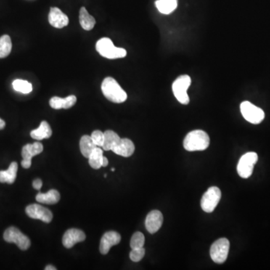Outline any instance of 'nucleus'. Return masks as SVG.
I'll return each instance as SVG.
<instances>
[{
    "label": "nucleus",
    "mask_w": 270,
    "mask_h": 270,
    "mask_svg": "<svg viewBox=\"0 0 270 270\" xmlns=\"http://www.w3.org/2000/svg\"><path fill=\"white\" fill-rule=\"evenodd\" d=\"M56 268L55 266H52V265H48L45 268V270H56Z\"/></svg>",
    "instance_id": "obj_34"
},
{
    "label": "nucleus",
    "mask_w": 270,
    "mask_h": 270,
    "mask_svg": "<svg viewBox=\"0 0 270 270\" xmlns=\"http://www.w3.org/2000/svg\"><path fill=\"white\" fill-rule=\"evenodd\" d=\"M221 192L218 187L210 188L202 195L200 206L202 210L207 213H213L221 200Z\"/></svg>",
    "instance_id": "obj_7"
},
{
    "label": "nucleus",
    "mask_w": 270,
    "mask_h": 270,
    "mask_svg": "<svg viewBox=\"0 0 270 270\" xmlns=\"http://www.w3.org/2000/svg\"><path fill=\"white\" fill-rule=\"evenodd\" d=\"M33 186L34 189H36V190H40L41 188L42 187V181L40 179L34 180Z\"/></svg>",
    "instance_id": "obj_31"
},
{
    "label": "nucleus",
    "mask_w": 270,
    "mask_h": 270,
    "mask_svg": "<svg viewBox=\"0 0 270 270\" xmlns=\"http://www.w3.org/2000/svg\"><path fill=\"white\" fill-rule=\"evenodd\" d=\"M191 82V78L187 75L178 77L173 82V86H172L173 94L181 104H188L190 101L187 91L190 86Z\"/></svg>",
    "instance_id": "obj_4"
},
{
    "label": "nucleus",
    "mask_w": 270,
    "mask_h": 270,
    "mask_svg": "<svg viewBox=\"0 0 270 270\" xmlns=\"http://www.w3.org/2000/svg\"><path fill=\"white\" fill-rule=\"evenodd\" d=\"M103 150L99 147H96L90 154L89 164L91 168L98 170L102 167Z\"/></svg>",
    "instance_id": "obj_25"
},
{
    "label": "nucleus",
    "mask_w": 270,
    "mask_h": 270,
    "mask_svg": "<svg viewBox=\"0 0 270 270\" xmlns=\"http://www.w3.org/2000/svg\"><path fill=\"white\" fill-rule=\"evenodd\" d=\"M30 135L33 139L37 140V141L48 139L52 135V129L48 122L42 121L37 129L33 130L30 132Z\"/></svg>",
    "instance_id": "obj_18"
},
{
    "label": "nucleus",
    "mask_w": 270,
    "mask_h": 270,
    "mask_svg": "<svg viewBox=\"0 0 270 270\" xmlns=\"http://www.w3.org/2000/svg\"><path fill=\"white\" fill-rule=\"evenodd\" d=\"M121 236L116 231H109L105 233L101 237L100 242V252L102 255H107L114 245L120 243Z\"/></svg>",
    "instance_id": "obj_12"
},
{
    "label": "nucleus",
    "mask_w": 270,
    "mask_h": 270,
    "mask_svg": "<svg viewBox=\"0 0 270 270\" xmlns=\"http://www.w3.org/2000/svg\"><path fill=\"white\" fill-rule=\"evenodd\" d=\"M112 171H115V168H111Z\"/></svg>",
    "instance_id": "obj_35"
},
{
    "label": "nucleus",
    "mask_w": 270,
    "mask_h": 270,
    "mask_svg": "<svg viewBox=\"0 0 270 270\" xmlns=\"http://www.w3.org/2000/svg\"><path fill=\"white\" fill-rule=\"evenodd\" d=\"M258 160L256 152H247L239 159L237 165V173L240 177L248 179L253 173L254 167Z\"/></svg>",
    "instance_id": "obj_5"
},
{
    "label": "nucleus",
    "mask_w": 270,
    "mask_h": 270,
    "mask_svg": "<svg viewBox=\"0 0 270 270\" xmlns=\"http://www.w3.org/2000/svg\"><path fill=\"white\" fill-rule=\"evenodd\" d=\"M209 135L202 130H194L186 135L183 141L185 149L189 152L204 151L210 146Z\"/></svg>",
    "instance_id": "obj_2"
},
{
    "label": "nucleus",
    "mask_w": 270,
    "mask_h": 270,
    "mask_svg": "<svg viewBox=\"0 0 270 270\" xmlns=\"http://www.w3.org/2000/svg\"><path fill=\"white\" fill-rule=\"evenodd\" d=\"M96 48L101 56L107 59H120L127 55V51L124 48L114 46V43L109 38H101L96 43Z\"/></svg>",
    "instance_id": "obj_3"
},
{
    "label": "nucleus",
    "mask_w": 270,
    "mask_h": 270,
    "mask_svg": "<svg viewBox=\"0 0 270 270\" xmlns=\"http://www.w3.org/2000/svg\"><path fill=\"white\" fill-rule=\"evenodd\" d=\"M79 20H80V24L82 28L86 31L93 30L96 25V20L93 16L90 15L85 7H82L80 9Z\"/></svg>",
    "instance_id": "obj_21"
},
{
    "label": "nucleus",
    "mask_w": 270,
    "mask_h": 270,
    "mask_svg": "<svg viewBox=\"0 0 270 270\" xmlns=\"http://www.w3.org/2000/svg\"><path fill=\"white\" fill-rule=\"evenodd\" d=\"M48 20L52 27L57 29H62L69 24V17L64 14L59 8H51L48 15Z\"/></svg>",
    "instance_id": "obj_16"
},
{
    "label": "nucleus",
    "mask_w": 270,
    "mask_h": 270,
    "mask_svg": "<svg viewBox=\"0 0 270 270\" xmlns=\"http://www.w3.org/2000/svg\"><path fill=\"white\" fill-rule=\"evenodd\" d=\"M145 255V249L143 248L134 249L130 252V259L134 262H139L144 258Z\"/></svg>",
    "instance_id": "obj_29"
},
{
    "label": "nucleus",
    "mask_w": 270,
    "mask_h": 270,
    "mask_svg": "<svg viewBox=\"0 0 270 270\" xmlns=\"http://www.w3.org/2000/svg\"><path fill=\"white\" fill-rule=\"evenodd\" d=\"M177 0H157L155 6L159 12L164 14H170L177 8Z\"/></svg>",
    "instance_id": "obj_23"
},
{
    "label": "nucleus",
    "mask_w": 270,
    "mask_h": 270,
    "mask_svg": "<svg viewBox=\"0 0 270 270\" xmlns=\"http://www.w3.org/2000/svg\"><path fill=\"white\" fill-rule=\"evenodd\" d=\"M37 201L44 204H56L60 200V194L55 189H51L48 193H38L36 195Z\"/></svg>",
    "instance_id": "obj_20"
},
{
    "label": "nucleus",
    "mask_w": 270,
    "mask_h": 270,
    "mask_svg": "<svg viewBox=\"0 0 270 270\" xmlns=\"http://www.w3.org/2000/svg\"><path fill=\"white\" fill-rule=\"evenodd\" d=\"M240 110L245 120L250 123H260L265 117L263 110L249 101H243L240 104Z\"/></svg>",
    "instance_id": "obj_9"
},
{
    "label": "nucleus",
    "mask_w": 270,
    "mask_h": 270,
    "mask_svg": "<svg viewBox=\"0 0 270 270\" xmlns=\"http://www.w3.org/2000/svg\"><path fill=\"white\" fill-rule=\"evenodd\" d=\"M104 140L102 148L105 151L111 150L112 146L115 145L121 139L117 133L114 132L111 130H107L104 133Z\"/></svg>",
    "instance_id": "obj_24"
},
{
    "label": "nucleus",
    "mask_w": 270,
    "mask_h": 270,
    "mask_svg": "<svg viewBox=\"0 0 270 270\" xmlns=\"http://www.w3.org/2000/svg\"><path fill=\"white\" fill-rule=\"evenodd\" d=\"M108 160H107V158L103 157L102 167H107L108 165Z\"/></svg>",
    "instance_id": "obj_32"
},
{
    "label": "nucleus",
    "mask_w": 270,
    "mask_h": 270,
    "mask_svg": "<svg viewBox=\"0 0 270 270\" xmlns=\"http://www.w3.org/2000/svg\"><path fill=\"white\" fill-rule=\"evenodd\" d=\"M44 147L40 142H35L33 144H27L22 147L21 165L25 169L30 168L32 165V159L35 155L42 152Z\"/></svg>",
    "instance_id": "obj_10"
},
{
    "label": "nucleus",
    "mask_w": 270,
    "mask_h": 270,
    "mask_svg": "<svg viewBox=\"0 0 270 270\" xmlns=\"http://www.w3.org/2000/svg\"><path fill=\"white\" fill-rule=\"evenodd\" d=\"M97 146L93 142L91 136L83 135L80 141V149L82 155L86 158H89L90 154L93 152Z\"/></svg>",
    "instance_id": "obj_22"
},
{
    "label": "nucleus",
    "mask_w": 270,
    "mask_h": 270,
    "mask_svg": "<svg viewBox=\"0 0 270 270\" xmlns=\"http://www.w3.org/2000/svg\"><path fill=\"white\" fill-rule=\"evenodd\" d=\"M26 213L34 219L41 220L45 223H50L53 219L51 210L38 204H31L26 208Z\"/></svg>",
    "instance_id": "obj_11"
},
{
    "label": "nucleus",
    "mask_w": 270,
    "mask_h": 270,
    "mask_svg": "<svg viewBox=\"0 0 270 270\" xmlns=\"http://www.w3.org/2000/svg\"><path fill=\"white\" fill-rule=\"evenodd\" d=\"M91 138L96 146L102 147L104 140V134L102 131H99V130H96V131L92 133Z\"/></svg>",
    "instance_id": "obj_30"
},
{
    "label": "nucleus",
    "mask_w": 270,
    "mask_h": 270,
    "mask_svg": "<svg viewBox=\"0 0 270 270\" xmlns=\"http://www.w3.org/2000/svg\"><path fill=\"white\" fill-rule=\"evenodd\" d=\"M134 150V143L128 138H121L111 149V151L117 155L126 158L132 155Z\"/></svg>",
    "instance_id": "obj_15"
},
{
    "label": "nucleus",
    "mask_w": 270,
    "mask_h": 270,
    "mask_svg": "<svg viewBox=\"0 0 270 270\" xmlns=\"http://www.w3.org/2000/svg\"><path fill=\"white\" fill-rule=\"evenodd\" d=\"M5 240L10 243H14L21 250H27L31 245L30 239L14 227H11L5 231L3 235Z\"/></svg>",
    "instance_id": "obj_8"
},
{
    "label": "nucleus",
    "mask_w": 270,
    "mask_h": 270,
    "mask_svg": "<svg viewBox=\"0 0 270 270\" xmlns=\"http://www.w3.org/2000/svg\"><path fill=\"white\" fill-rule=\"evenodd\" d=\"M144 243H145V237L144 234L141 232H136L131 237L130 246L131 249H139L144 247Z\"/></svg>",
    "instance_id": "obj_28"
},
{
    "label": "nucleus",
    "mask_w": 270,
    "mask_h": 270,
    "mask_svg": "<svg viewBox=\"0 0 270 270\" xmlns=\"http://www.w3.org/2000/svg\"><path fill=\"white\" fill-rule=\"evenodd\" d=\"M77 101V98L75 96H69L65 99L59 97H53L50 100V105L52 108L55 110L59 109H69L75 105Z\"/></svg>",
    "instance_id": "obj_17"
},
{
    "label": "nucleus",
    "mask_w": 270,
    "mask_h": 270,
    "mask_svg": "<svg viewBox=\"0 0 270 270\" xmlns=\"http://www.w3.org/2000/svg\"><path fill=\"white\" fill-rule=\"evenodd\" d=\"M17 169H18V165L17 162H14L11 164L8 170H1L0 171V183H7L9 184L14 183L17 177Z\"/></svg>",
    "instance_id": "obj_19"
},
{
    "label": "nucleus",
    "mask_w": 270,
    "mask_h": 270,
    "mask_svg": "<svg viewBox=\"0 0 270 270\" xmlns=\"http://www.w3.org/2000/svg\"><path fill=\"white\" fill-rule=\"evenodd\" d=\"M230 242L226 238L215 241L210 248V256L215 263L221 264L226 261L229 254Z\"/></svg>",
    "instance_id": "obj_6"
},
{
    "label": "nucleus",
    "mask_w": 270,
    "mask_h": 270,
    "mask_svg": "<svg viewBox=\"0 0 270 270\" xmlns=\"http://www.w3.org/2000/svg\"><path fill=\"white\" fill-rule=\"evenodd\" d=\"M86 239V235L80 230L72 228L68 230L62 238V244L66 249H71L78 242H83Z\"/></svg>",
    "instance_id": "obj_14"
},
{
    "label": "nucleus",
    "mask_w": 270,
    "mask_h": 270,
    "mask_svg": "<svg viewBox=\"0 0 270 270\" xmlns=\"http://www.w3.org/2000/svg\"><path fill=\"white\" fill-rule=\"evenodd\" d=\"M163 224V215L159 210H152L146 218L145 226L148 232L153 234L158 232Z\"/></svg>",
    "instance_id": "obj_13"
},
{
    "label": "nucleus",
    "mask_w": 270,
    "mask_h": 270,
    "mask_svg": "<svg viewBox=\"0 0 270 270\" xmlns=\"http://www.w3.org/2000/svg\"><path fill=\"white\" fill-rule=\"evenodd\" d=\"M101 91L107 100L120 104L127 100V93L115 79L107 77L101 83Z\"/></svg>",
    "instance_id": "obj_1"
},
{
    "label": "nucleus",
    "mask_w": 270,
    "mask_h": 270,
    "mask_svg": "<svg viewBox=\"0 0 270 270\" xmlns=\"http://www.w3.org/2000/svg\"><path fill=\"white\" fill-rule=\"evenodd\" d=\"M5 126H6V122L2 120V119H0V130L3 129Z\"/></svg>",
    "instance_id": "obj_33"
},
{
    "label": "nucleus",
    "mask_w": 270,
    "mask_h": 270,
    "mask_svg": "<svg viewBox=\"0 0 270 270\" xmlns=\"http://www.w3.org/2000/svg\"><path fill=\"white\" fill-rule=\"evenodd\" d=\"M12 85L13 88L15 91L24 93V94H28V93H31L32 90H33V86H32L31 83L27 80L17 79L13 82Z\"/></svg>",
    "instance_id": "obj_27"
},
{
    "label": "nucleus",
    "mask_w": 270,
    "mask_h": 270,
    "mask_svg": "<svg viewBox=\"0 0 270 270\" xmlns=\"http://www.w3.org/2000/svg\"><path fill=\"white\" fill-rule=\"evenodd\" d=\"M12 49L10 36L4 35L0 37V59L7 57Z\"/></svg>",
    "instance_id": "obj_26"
}]
</instances>
